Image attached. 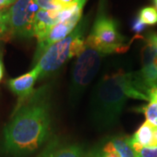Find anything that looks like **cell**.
Returning a JSON list of instances; mask_svg holds the SVG:
<instances>
[{"instance_id": "obj_1", "label": "cell", "mask_w": 157, "mask_h": 157, "mask_svg": "<svg viewBox=\"0 0 157 157\" xmlns=\"http://www.w3.org/2000/svg\"><path fill=\"white\" fill-rule=\"evenodd\" d=\"M51 128V105L47 87L34 91L25 104L17 106L4 133L6 152L20 156L35 151L47 139Z\"/></svg>"}, {"instance_id": "obj_2", "label": "cell", "mask_w": 157, "mask_h": 157, "mask_svg": "<svg viewBox=\"0 0 157 157\" xmlns=\"http://www.w3.org/2000/svg\"><path fill=\"white\" fill-rule=\"evenodd\" d=\"M128 98L147 101L136 73H117L103 76L93 91L90 120L96 128L116 125Z\"/></svg>"}, {"instance_id": "obj_3", "label": "cell", "mask_w": 157, "mask_h": 157, "mask_svg": "<svg viewBox=\"0 0 157 157\" xmlns=\"http://www.w3.org/2000/svg\"><path fill=\"white\" fill-rule=\"evenodd\" d=\"M86 20H80L67 38L50 46L35 64L39 70V78L54 73L73 57H78L86 46L84 34Z\"/></svg>"}, {"instance_id": "obj_4", "label": "cell", "mask_w": 157, "mask_h": 157, "mask_svg": "<svg viewBox=\"0 0 157 157\" xmlns=\"http://www.w3.org/2000/svg\"><path fill=\"white\" fill-rule=\"evenodd\" d=\"M105 54L86 45L74 62L69 86V101L75 105L95 78Z\"/></svg>"}, {"instance_id": "obj_5", "label": "cell", "mask_w": 157, "mask_h": 157, "mask_svg": "<svg viewBox=\"0 0 157 157\" xmlns=\"http://www.w3.org/2000/svg\"><path fill=\"white\" fill-rule=\"evenodd\" d=\"M86 45L107 55L114 52H123L128 48L125 38L120 33L117 23L105 13H100L96 18Z\"/></svg>"}, {"instance_id": "obj_6", "label": "cell", "mask_w": 157, "mask_h": 157, "mask_svg": "<svg viewBox=\"0 0 157 157\" xmlns=\"http://www.w3.org/2000/svg\"><path fill=\"white\" fill-rule=\"evenodd\" d=\"M39 10L34 0H17L9 9L11 36L25 39L34 37V20Z\"/></svg>"}, {"instance_id": "obj_7", "label": "cell", "mask_w": 157, "mask_h": 157, "mask_svg": "<svg viewBox=\"0 0 157 157\" xmlns=\"http://www.w3.org/2000/svg\"><path fill=\"white\" fill-rule=\"evenodd\" d=\"M80 18L81 16H75L65 21L57 23L46 33L42 39H39L36 52L34 54V64L39 61L44 52L50 46L67 38L77 26V25L80 21Z\"/></svg>"}, {"instance_id": "obj_8", "label": "cell", "mask_w": 157, "mask_h": 157, "mask_svg": "<svg viewBox=\"0 0 157 157\" xmlns=\"http://www.w3.org/2000/svg\"><path fill=\"white\" fill-rule=\"evenodd\" d=\"M142 68L137 72L138 78L147 90L155 81H157V45L147 39L145 46L141 52Z\"/></svg>"}, {"instance_id": "obj_9", "label": "cell", "mask_w": 157, "mask_h": 157, "mask_svg": "<svg viewBox=\"0 0 157 157\" xmlns=\"http://www.w3.org/2000/svg\"><path fill=\"white\" fill-rule=\"evenodd\" d=\"M39 78V68L34 67L28 73L8 80V86L11 92L18 97L20 105L33 95L34 85Z\"/></svg>"}, {"instance_id": "obj_10", "label": "cell", "mask_w": 157, "mask_h": 157, "mask_svg": "<svg viewBox=\"0 0 157 157\" xmlns=\"http://www.w3.org/2000/svg\"><path fill=\"white\" fill-rule=\"evenodd\" d=\"M39 157H84V154L78 145L62 144L53 140Z\"/></svg>"}, {"instance_id": "obj_11", "label": "cell", "mask_w": 157, "mask_h": 157, "mask_svg": "<svg viewBox=\"0 0 157 157\" xmlns=\"http://www.w3.org/2000/svg\"><path fill=\"white\" fill-rule=\"evenodd\" d=\"M57 11H45L39 9L34 20V37L42 39L46 33L58 22Z\"/></svg>"}, {"instance_id": "obj_12", "label": "cell", "mask_w": 157, "mask_h": 157, "mask_svg": "<svg viewBox=\"0 0 157 157\" xmlns=\"http://www.w3.org/2000/svg\"><path fill=\"white\" fill-rule=\"evenodd\" d=\"M130 142L144 147L157 146V128L146 121L130 138Z\"/></svg>"}, {"instance_id": "obj_13", "label": "cell", "mask_w": 157, "mask_h": 157, "mask_svg": "<svg viewBox=\"0 0 157 157\" xmlns=\"http://www.w3.org/2000/svg\"><path fill=\"white\" fill-rule=\"evenodd\" d=\"M107 144L121 157H135V151L130 143V138L125 136H114L106 140Z\"/></svg>"}, {"instance_id": "obj_14", "label": "cell", "mask_w": 157, "mask_h": 157, "mask_svg": "<svg viewBox=\"0 0 157 157\" xmlns=\"http://www.w3.org/2000/svg\"><path fill=\"white\" fill-rule=\"evenodd\" d=\"M145 25H155L157 24V10L154 7H144L139 12V17Z\"/></svg>"}, {"instance_id": "obj_15", "label": "cell", "mask_w": 157, "mask_h": 157, "mask_svg": "<svg viewBox=\"0 0 157 157\" xmlns=\"http://www.w3.org/2000/svg\"><path fill=\"white\" fill-rule=\"evenodd\" d=\"M144 113L147 121L157 128V101H150L147 105L138 109Z\"/></svg>"}, {"instance_id": "obj_16", "label": "cell", "mask_w": 157, "mask_h": 157, "mask_svg": "<svg viewBox=\"0 0 157 157\" xmlns=\"http://www.w3.org/2000/svg\"><path fill=\"white\" fill-rule=\"evenodd\" d=\"M8 34H10L9 9L5 8L0 10V39H4Z\"/></svg>"}, {"instance_id": "obj_17", "label": "cell", "mask_w": 157, "mask_h": 157, "mask_svg": "<svg viewBox=\"0 0 157 157\" xmlns=\"http://www.w3.org/2000/svg\"><path fill=\"white\" fill-rule=\"evenodd\" d=\"M131 145L135 151V157H157V146L144 147L136 144Z\"/></svg>"}, {"instance_id": "obj_18", "label": "cell", "mask_w": 157, "mask_h": 157, "mask_svg": "<svg viewBox=\"0 0 157 157\" xmlns=\"http://www.w3.org/2000/svg\"><path fill=\"white\" fill-rule=\"evenodd\" d=\"M91 157H121L116 152L112 149L105 141L100 149L92 153Z\"/></svg>"}, {"instance_id": "obj_19", "label": "cell", "mask_w": 157, "mask_h": 157, "mask_svg": "<svg viewBox=\"0 0 157 157\" xmlns=\"http://www.w3.org/2000/svg\"><path fill=\"white\" fill-rule=\"evenodd\" d=\"M34 1L41 10L57 11L61 9V7L58 5L56 0H34Z\"/></svg>"}, {"instance_id": "obj_20", "label": "cell", "mask_w": 157, "mask_h": 157, "mask_svg": "<svg viewBox=\"0 0 157 157\" xmlns=\"http://www.w3.org/2000/svg\"><path fill=\"white\" fill-rule=\"evenodd\" d=\"M148 101H157V81H155L147 90Z\"/></svg>"}, {"instance_id": "obj_21", "label": "cell", "mask_w": 157, "mask_h": 157, "mask_svg": "<svg viewBox=\"0 0 157 157\" xmlns=\"http://www.w3.org/2000/svg\"><path fill=\"white\" fill-rule=\"evenodd\" d=\"M132 29H133V31H135V33H141L145 29V25L137 17V18H135V21L133 23V27H132Z\"/></svg>"}, {"instance_id": "obj_22", "label": "cell", "mask_w": 157, "mask_h": 157, "mask_svg": "<svg viewBox=\"0 0 157 157\" xmlns=\"http://www.w3.org/2000/svg\"><path fill=\"white\" fill-rule=\"evenodd\" d=\"M56 2L59 6L63 8V7H67V6H71L74 3H76L77 0H56Z\"/></svg>"}, {"instance_id": "obj_23", "label": "cell", "mask_w": 157, "mask_h": 157, "mask_svg": "<svg viewBox=\"0 0 157 157\" xmlns=\"http://www.w3.org/2000/svg\"><path fill=\"white\" fill-rule=\"evenodd\" d=\"M4 78V64H3V59H2V52L0 51V83Z\"/></svg>"}, {"instance_id": "obj_24", "label": "cell", "mask_w": 157, "mask_h": 157, "mask_svg": "<svg viewBox=\"0 0 157 157\" xmlns=\"http://www.w3.org/2000/svg\"><path fill=\"white\" fill-rule=\"evenodd\" d=\"M17 0H4V2H5V5H6V8L8 7V6H12L15 2H16Z\"/></svg>"}, {"instance_id": "obj_25", "label": "cell", "mask_w": 157, "mask_h": 157, "mask_svg": "<svg viewBox=\"0 0 157 157\" xmlns=\"http://www.w3.org/2000/svg\"><path fill=\"white\" fill-rule=\"evenodd\" d=\"M154 3H155V6H156L157 8V0H154Z\"/></svg>"}, {"instance_id": "obj_26", "label": "cell", "mask_w": 157, "mask_h": 157, "mask_svg": "<svg viewBox=\"0 0 157 157\" xmlns=\"http://www.w3.org/2000/svg\"><path fill=\"white\" fill-rule=\"evenodd\" d=\"M0 10H1V8H0Z\"/></svg>"}]
</instances>
